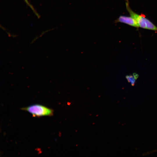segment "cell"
I'll return each mask as SVG.
<instances>
[{
    "label": "cell",
    "mask_w": 157,
    "mask_h": 157,
    "mask_svg": "<svg viewBox=\"0 0 157 157\" xmlns=\"http://www.w3.org/2000/svg\"><path fill=\"white\" fill-rule=\"evenodd\" d=\"M126 8L130 16L133 17L138 22L140 27L157 31V26L146 17L144 15L138 14L134 12L129 6V0H125Z\"/></svg>",
    "instance_id": "1"
},
{
    "label": "cell",
    "mask_w": 157,
    "mask_h": 157,
    "mask_svg": "<svg viewBox=\"0 0 157 157\" xmlns=\"http://www.w3.org/2000/svg\"><path fill=\"white\" fill-rule=\"evenodd\" d=\"M21 109L31 114L33 117H40L43 116H51L53 115L52 109L39 104H34Z\"/></svg>",
    "instance_id": "2"
},
{
    "label": "cell",
    "mask_w": 157,
    "mask_h": 157,
    "mask_svg": "<svg viewBox=\"0 0 157 157\" xmlns=\"http://www.w3.org/2000/svg\"><path fill=\"white\" fill-rule=\"evenodd\" d=\"M118 22L124 23L137 28L140 27L136 21L131 16L120 15L114 21L115 23Z\"/></svg>",
    "instance_id": "3"
},
{
    "label": "cell",
    "mask_w": 157,
    "mask_h": 157,
    "mask_svg": "<svg viewBox=\"0 0 157 157\" xmlns=\"http://www.w3.org/2000/svg\"><path fill=\"white\" fill-rule=\"evenodd\" d=\"M126 78L128 82L129 83H130L132 86H134L135 85L136 80L134 77L133 76H132L131 75H126Z\"/></svg>",
    "instance_id": "4"
},
{
    "label": "cell",
    "mask_w": 157,
    "mask_h": 157,
    "mask_svg": "<svg viewBox=\"0 0 157 157\" xmlns=\"http://www.w3.org/2000/svg\"><path fill=\"white\" fill-rule=\"evenodd\" d=\"M133 75L135 80H136L139 77V75L136 73H133Z\"/></svg>",
    "instance_id": "5"
}]
</instances>
